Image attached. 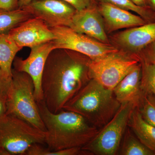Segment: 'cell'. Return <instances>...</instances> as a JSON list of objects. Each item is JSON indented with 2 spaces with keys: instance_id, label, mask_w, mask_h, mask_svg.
Instances as JSON below:
<instances>
[{
  "instance_id": "6da1fadb",
  "label": "cell",
  "mask_w": 155,
  "mask_h": 155,
  "mask_svg": "<svg viewBox=\"0 0 155 155\" xmlns=\"http://www.w3.org/2000/svg\"><path fill=\"white\" fill-rule=\"evenodd\" d=\"M87 56L71 50L57 48L47 58L41 79L43 101L57 113L91 79Z\"/></svg>"
},
{
  "instance_id": "7a4b0ae2",
  "label": "cell",
  "mask_w": 155,
  "mask_h": 155,
  "mask_svg": "<svg viewBox=\"0 0 155 155\" xmlns=\"http://www.w3.org/2000/svg\"><path fill=\"white\" fill-rule=\"evenodd\" d=\"M37 103L46 128L45 143L51 150L82 148L99 131L100 129L77 113L64 109L52 113L43 100Z\"/></svg>"
},
{
  "instance_id": "3957f363",
  "label": "cell",
  "mask_w": 155,
  "mask_h": 155,
  "mask_svg": "<svg viewBox=\"0 0 155 155\" xmlns=\"http://www.w3.org/2000/svg\"><path fill=\"white\" fill-rule=\"evenodd\" d=\"M120 106L113 90L91 79L63 109L79 114L101 129L110 121Z\"/></svg>"
},
{
  "instance_id": "277c9868",
  "label": "cell",
  "mask_w": 155,
  "mask_h": 155,
  "mask_svg": "<svg viewBox=\"0 0 155 155\" xmlns=\"http://www.w3.org/2000/svg\"><path fill=\"white\" fill-rule=\"evenodd\" d=\"M6 105V114L18 117L45 132V127L35 98L33 80L27 73L12 69Z\"/></svg>"
},
{
  "instance_id": "5b68a950",
  "label": "cell",
  "mask_w": 155,
  "mask_h": 155,
  "mask_svg": "<svg viewBox=\"0 0 155 155\" xmlns=\"http://www.w3.org/2000/svg\"><path fill=\"white\" fill-rule=\"evenodd\" d=\"M45 132L10 115L0 118V155H25L33 144H45Z\"/></svg>"
},
{
  "instance_id": "8992f818",
  "label": "cell",
  "mask_w": 155,
  "mask_h": 155,
  "mask_svg": "<svg viewBox=\"0 0 155 155\" xmlns=\"http://www.w3.org/2000/svg\"><path fill=\"white\" fill-rule=\"evenodd\" d=\"M135 106L131 103L121 104L110 121L100 129L95 136L82 147L89 155H118L122 139Z\"/></svg>"
},
{
  "instance_id": "52a82bcc",
  "label": "cell",
  "mask_w": 155,
  "mask_h": 155,
  "mask_svg": "<svg viewBox=\"0 0 155 155\" xmlns=\"http://www.w3.org/2000/svg\"><path fill=\"white\" fill-rule=\"evenodd\" d=\"M140 62L137 57L119 51L96 61L91 60L90 76L106 88L113 90Z\"/></svg>"
},
{
  "instance_id": "ba28073f",
  "label": "cell",
  "mask_w": 155,
  "mask_h": 155,
  "mask_svg": "<svg viewBox=\"0 0 155 155\" xmlns=\"http://www.w3.org/2000/svg\"><path fill=\"white\" fill-rule=\"evenodd\" d=\"M55 36L53 40L55 49L71 50L96 61L105 56L119 51L110 44L98 41L85 35L78 33L67 26L51 28Z\"/></svg>"
},
{
  "instance_id": "9c48e42d",
  "label": "cell",
  "mask_w": 155,
  "mask_h": 155,
  "mask_svg": "<svg viewBox=\"0 0 155 155\" xmlns=\"http://www.w3.org/2000/svg\"><path fill=\"white\" fill-rule=\"evenodd\" d=\"M38 18L49 28L69 26L77 10L63 0H33L22 8Z\"/></svg>"
},
{
  "instance_id": "30bf717a",
  "label": "cell",
  "mask_w": 155,
  "mask_h": 155,
  "mask_svg": "<svg viewBox=\"0 0 155 155\" xmlns=\"http://www.w3.org/2000/svg\"><path fill=\"white\" fill-rule=\"evenodd\" d=\"M28 58L23 59L19 57L14 59L13 65L14 69L27 73L33 80L35 94L37 102L43 100L41 89V79L45 64L49 55L55 49L54 41H51L38 45L31 48Z\"/></svg>"
},
{
  "instance_id": "8fae6325",
  "label": "cell",
  "mask_w": 155,
  "mask_h": 155,
  "mask_svg": "<svg viewBox=\"0 0 155 155\" xmlns=\"http://www.w3.org/2000/svg\"><path fill=\"white\" fill-rule=\"evenodd\" d=\"M11 38L21 48H31L54 40L52 31L43 21L31 17L8 32Z\"/></svg>"
},
{
  "instance_id": "7c38bea8",
  "label": "cell",
  "mask_w": 155,
  "mask_h": 155,
  "mask_svg": "<svg viewBox=\"0 0 155 155\" xmlns=\"http://www.w3.org/2000/svg\"><path fill=\"white\" fill-rule=\"evenodd\" d=\"M69 27L98 41L110 44L98 5L76 11Z\"/></svg>"
},
{
  "instance_id": "4fadbf2b",
  "label": "cell",
  "mask_w": 155,
  "mask_h": 155,
  "mask_svg": "<svg viewBox=\"0 0 155 155\" xmlns=\"http://www.w3.org/2000/svg\"><path fill=\"white\" fill-rule=\"evenodd\" d=\"M113 40L132 55L138 58L146 48L155 42V22L128 28L116 34Z\"/></svg>"
},
{
  "instance_id": "5bb4252c",
  "label": "cell",
  "mask_w": 155,
  "mask_h": 155,
  "mask_svg": "<svg viewBox=\"0 0 155 155\" xmlns=\"http://www.w3.org/2000/svg\"><path fill=\"white\" fill-rule=\"evenodd\" d=\"M98 8L107 33L122 28L137 27L148 23L140 16L110 4L99 3Z\"/></svg>"
},
{
  "instance_id": "9a60e30c",
  "label": "cell",
  "mask_w": 155,
  "mask_h": 155,
  "mask_svg": "<svg viewBox=\"0 0 155 155\" xmlns=\"http://www.w3.org/2000/svg\"><path fill=\"white\" fill-rule=\"evenodd\" d=\"M141 64L140 62L117 84L113 92L120 104L131 103L137 108L143 93L141 87Z\"/></svg>"
},
{
  "instance_id": "2e32d148",
  "label": "cell",
  "mask_w": 155,
  "mask_h": 155,
  "mask_svg": "<svg viewBox=\"0 0 155 155\" xmlns=\"http://www.w3.org/2000/svg\"><path fill=\"white\" fill-rule=\"evenodd\" d=\"M128 126L142 143L155 154V127L143 119L137 108L131 113Z\"/></svg>"
},
{
  "instance_id": "e0dca14e",
  "label": "cell",
  "mask_w": 155,
  "mask_h": 155,
  "mask_svg": "<svg viewBox=\"0 0 155 155\" xmlns=\"http://www.w3.org/2000/svg\"><path fill=\"white\" fill-rule=\"evenodd\" d=\"M22 49L8 33H0V68L9 81L12 79V67L14 59Z\"/></svg>"
},
{
  "instance_id": "ac0fdd59",
  "label": "cell",
  "mask_w": 155,
  "mask_h": 155,
  "mask_svg": "<svg viewBox=\"0 0 155 155\" xmlns=\"http://www.w3.org/2000/svg\"><path fill=\"white\" fill-rule=\"evenodd\" d=\"M118 155H155V154L142 143L128 126L122 139Z\"/></svg>"
},
{
  "instance_id": "d6986e66",
  "label": "cell",
  "mask_w": 155,
  "mask_h": 155,
  "mask_svg": "<svg viewBox=\"0 0 155 155\" xmlns=\"http://www.w3.org/2000/svg\"><path fill=\"white\" fill-rule=\"evenodd\" d=\"M31 17H33L23 8L11 11L0 10V33H8L12 28Z\"/></svg>"
},
{
  "instance_id": "ffe728a7",
  "label": "cell",
  "mask_w": 155,
  "mask_h": 155,
  "mask_svg": "<svg viewBox=\"0 0 155 155\" xmlns=\"http://www.w3.org/2000/svg\"><path fill=\"white\" fill-rule=\"evenodd\" d=\"M99 3L110 4L128 11L135 12L147 22H155V12L150 8L139 7L130 0H97Z\"/></svg>"
},
{
  "instance_id": "44dd1931",
  "label": "cell",
  "mask_w": 155,
  "mask_h": 155,
  "mask_svg": "<svg viewBox=\"0 0 155 155\" xmlns=\"http://www.w3.org/2000/svg\"><path fill=\"white\" fill-rule=\"evenodd\" d=\"M140 62L142 90L143 93L152 94L155 96V65L142 60Z\"/></svg>"
},
{
  "instance_id": "7402d4cb",
  "label": "cell",
  "mask_w": 155,
  "mask_h": 155,
  "mask_svg": "<svg viewBox=\"0 0 155 155\" xmlns=\"http://www.w3.org/2000/svg\"><path fill=\"white\" fill-rule=\"evenodd\" d=\"M33 144L28 149L25 155H89L82 148L75 147L60 150H51L42 146Z\"/></svg>"
},
{
  "instance_id": "603a6c76",
  "label": "cell",
  "mask_w": 155,
  "mask_h": 155,
  "mask_svg": "<svg viewBox=\"0 0 155 155\" xmlns=\"http://www.w3.org/2000/svg\"><path fill=\"white\" fill-rule=\"evenodd\" d=\"M143 119L155 127V96L152 94L144 93L137 108Z\"/></svg>"
},
{
  "instance_id": "cb8c5ba5",
  "label": "cell",
  "mask_w": 155,
  "mask_h": 155,
  "mask_svg": "<svg viewBox=\"0 0 155 155\" xmlns=\"http://www.w3.org/2000/svg\"><path fill=\"white\" fill-rule=\"evenodd\" d=\"M138 57L140 61L142 60L155 65V42L146 48Z\"/></svg>"
},
{
  "instance_id": "d4e9b609",
  "label": "cell",
  "mask_w": 155,
  "mask_h": 155,
  "mask_svg": "<svg viewBox=\"0 0 155 155\" xmlns=\"http://www.w3.org/2000/svg\"><path fill=\"white\" fill-rule=\"evenodd\" d=\"M73 6L77 11L98 5L97 0H63Z\"/></svg>"
},
{
  "instance_id": "484cf974",
  "label": "cell",
  "mask_w": 155,
  "mask_h": 155,
  "mask_svg": "<svg viewBox=\"0 0 155 155\" xmlns=\"http://www.w3.org/2000/svg\"><path fill=\"white\" fill-rule=\"evenodd\" d=\"M11 81L6 78L0 68V96L6 98Z\"/></svg>"
},
{
  "instance_id": "4316f807",
  "label": "cell",
  "mask_w": 155,
  "mask_h": 155,
  "mask_svg": "<svg viewBox=\"0 0 155 155\" xmlns=\"http://www.w3.org/2000/svg\"><path fill=\"white\" fill-rule=\"evenodd\" d=\"M19 0H0V10L11 11L19 8Z\"/></svg>"
},
{
  "instance_id": "83f0119b",
  "label": "cell",
  "mask_w": 155,
  "mask_h": 155,
  "mask_svg": "<svg viewBox=\"0 0 155 155\" xmlns=\"http://www.w3.org/2000/svg\"><path fill=\"white\" fill-rule=\"evenodd\" d=\"M6 98L0 96V118L6 114Z\"/></svg>"
},
{
  "instance_id": "f1b7e54d",
  "label": "cell",
  "mask_w": 155,
  "mask_h": 155,
  "mask_svg": "<svg viewBox=\"0 0 155 155\" xmlns=\"http://www.w3.org/2000/svg\"><path fill=\"white\" fill-rule=\"evenodd\" d=\"M136 5L143 8H150L149 0H130Z\"/></svg>"
},
{
  "instance_id": "f546056e",
  "label": "cell",
  "mask_w": 155,
  "mask_h": 155,
  "mask_svg": "<svg viewBox=\"0 0 155 155\" xmlns=\"http://www.w3.org/2000/svg\"><path fill=\"white\" fill-rule=\"evenodd\" d=\"M33 0H19V8H22L27 6Z\"/></svg>"
},
{
  "instance_id": "4dcf8cb0",
  "label": "cell",
  "mask_w": 155,
  "mask_h": 155,
  "mask_svg": "<svg viewBox=\"0 0 155 155\" xmlns=\"http://www.w3.org/2000/svg\"><path fill=\"white\" fill-rule=\"evenodd\" d=\"M149 6L155 12V0H149Z\"/></svg>"
}]
</instances>
